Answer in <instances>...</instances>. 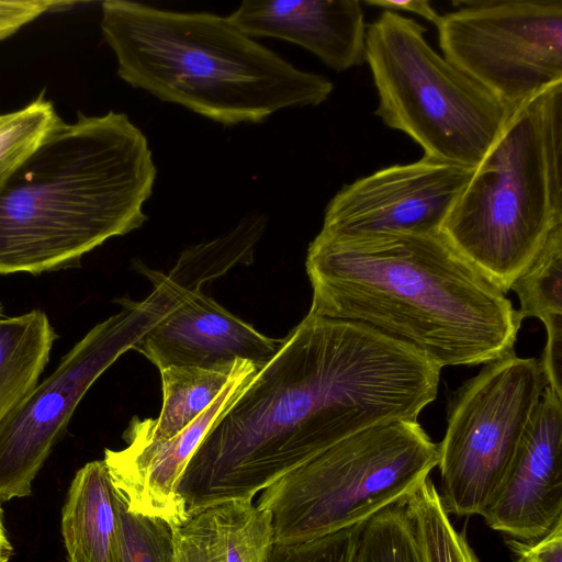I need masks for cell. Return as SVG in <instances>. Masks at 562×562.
<instances>
[{
  "instance_id": "24",
  "label": "cell",
  "mask_w": 562,
  "mask_h": 562,
  "mask_svg": "<svg viewBox=\"0 0 562 562\" xmlns=\"http://www.w3.org/2000/svg\"><path fill=\"white\" fill-rule=\"evenodd\" d=\"M117 493L123 562H172L171 525L131 510L124 496Z\"/></svg>"
},
{
  "instance_id": "3",
  "label": "cell",
  "mask_w": 562,
  "mask_h": 562,
  "mask_svg": "<svg viewBox=\"0 0 562 562\" xmlns=\"http://www.w3.org/2000/svg\"><path fill=\"white\" fill-rule=\"evenodd\" d=\"M156 176L147 137L125 113L61 120L0 182V273L70 267L139 228Z\"/></svg>"
},
{
  "instance_id": "22",
  "label": "cell",
  "mask_w": 562,
  "mask_h": 562,
  "mask_svg": "<svg viewBox=\"0 0 562 562\" xmlns=\"http://www.w3.org/2000/svg\"><path fill=\"white\" fill-rule=\"evenodd\" d=\"M60 121L44 91L22 109L0 113V182L36 150Z\"/></svg>"
},
{
  "instance_id": "30",
  "label": "cell",
  "mask_w": 562,
  "mask_h": 562,
  "mask_svg": "<svg viewBox=\"0 0 562 562\" xmlns=\"http://www.w3.org/2000/svg\"><path fill=\"white\" fill-rule=\"evenodd\" d=\"M0 318H1V304H0Z\"/></svg>"
},
{
  "instance_id": "16",
  "label": "cell",
  "mask_w": 562,
  "mask_h": 562,
  "mask_svg": "<svg viewBox=\"0 0 562 562\" xmlns=\"http://www.w3.org/2000/svg\"><path fill=\"white\" fill-rule=\"evenodd\" d=\"M172 529V562H265L272 543L270 513L252 501L200 508Z\"/></svg>"
},
{
  "instance_id": "7",
  "label": "cell",
  "mask_w": 562,
  "mask_h": 562,
  "mask_svg": "<svg viewBox=\"0 0 562 562\" xmlns=\"http://www.w3.org/2000/svg\"><path fill=\"white\" fill-rule=\"evenodd\" d=\"M426 32L414 19L385 10L368 25L374 113L416 142L424 157L474 169L513 111L434 50Z\"/></svg>"
},
{
  "instance_id": "10",
  "label": "cell",
  "mask_w": 562,
  "mask_h": 562,
  "mask_svg": "<svg viewBox=\"0 0 562 562\" xmlns=\"http://www.w3.org/2000/svg\"><path fill=\"white\" fill-rule=\"evenodd\" d=\"M440 16L442 56L512 111L562 83V0H458Z\"/></svg>"
},
{
  "instance_id": "14",
  "label": "cell",
  "mask_w": 562,
  "mask_h": 562,
  "mask_svg": "<svg viewBox=\"0 0 562 562\" xmlns=\"http://www.w3.org/2000/svg\"><path fill=\"white\" fill-rule=\"evenodd\" d=\"M282 339H272L236 317L201 290L192 291L133 350L159 371L169 367L229 370L237 360L262 368Z\"/></svg>"
},
{
  "instance_id": "1",
  "label": "cell",
  "mask_w": 562,
  "mask_h": 562,
  "mask_svg": "<svg viewBox=\"0 0 562 562\" xmlns=\"http://www.w3.org/2000/svg\"><path fill=\"white\" fill-rule=\"evenodd\" d=\"M441 368L363 323L308 313L206 434L177 487L187 516L258 492L333 445L417 419Z\"/></svg>"
},
{
  "instance_id": "5",
  "label": "cell",
  "mask_w": 562,
  "mask_h": 562,
  "mask_svg": "<svg viewBox=\"0 0 562 562\" xmlns=\"http://www.w3.org/2000/svg\"><path fill=\"white\" fill-rule=\"evenodd\" d=\"M562 224V83L513 110L442 228L503 293Z\"/></svg>"
},
{
  "instance_id": "20",
  "label": "cell",
  "mask_w": 562,
  "mask_h": 562,
  "mask_svg": "<svg viewBox=\"0 0 562 562\" xmlns=\"http://www.w3.org/2000/svg\"><path fill=\"white\" fill-rule=\"evenodd\" d=\"M423 562H479L428 476L404 502Z\"/></svg>"
},
{
  "instance_id": "6",
  "label": "cell",
  "mask_w": 562,
  "mask_h": 562,
  "mask_svg": "<svg viewBox=\"0 0 562 562\" xmlns=\"http://www.w3.org/2000/svg\"><path fill=\"white\" fill-rule=\"evenodd\" d=\"M438 445L417 419L355 434L261 492L272 542L297 543L368 520L406 499L438 465Z\"/></svg>"
},
{
  "instance_id": "15",
  "label": "cell",
  "mask_w": 562,
  "mask_h": 562,
  "mask_svg": "<svg viewBox=\"0 0 562 562\" xmlns=\"http://www.w3.org/2000/svg\"><path fill=\"white\" fill-rule=\"evenodd\" d=\"M227 19L251 38L300 45L336 71L366 61L367 26L358 0H246Z\"/></svg>"
},
{
  "instance_id": "9",
  "label": "cell",
  "mask_w": 562,
  "mask_h": 562,
  "mask_svg": "<svg viewBox=\"0 0 562 562\" xmlns=\"http://www.w3.org/2000/svg\"><path fill=\"white\" fill-rule=\"evenodd\" d=\"M547 386L540 360L514 353L486 363L449 404L438 445L448 514L481 515L499 488Z\"/></svg>"
},
{
  "instance_id": "4",
  "label": "cell",
  "mask_w": 562,
  "mask_h": 562,
  "mask_svg": "<svg viewBox=\"0 0 562 562\" xmlns=\"http://www.w3.org/2000/svg\"><path fill=\"white\" fill-rule=\"evenodd\" d=\"M101 7V31L123 81L222 125L316 106L334 90L326 77L296 68L227 16L126 0Z\"/></svg>"
},
{
  "instance_id": "18",
  "label": "cell",
  "mask_w": 562,
  "mask_h": 562,
  "mask_svg": "<svg viewBox=\"0 0 562 562\" xmlns=\"http://www.w3.org/2000/svg\"><path fill=\"white\" fill-rule=\"evenodd\" d=\"M56 338L43 311L0 318V424L36 386Z\"/></svg>"
},
{
  "instance_id": "23",
  "label": "cell",
  "mask_w": 562,
  "mask_h": 562,
  "mask_svg": "<svg viewBox=\"0 0 562 562\" xmlns=\"http://www.w3.org/2000/svg\"><path fill=\"white\" fill-rule=\"evenodd\" d=\"M404 502L364 521L352 562H423Z\"/></svg>"
},
{
  "instance_id": "29",
  "label": "cell",
  "mask_w": 562,
  "mask_h": 562,
  "mask_svg": "<svg viewBox=\"0 0 562 562\" xmlns=\"http://www.w3.org/2000/svg\"><path fill=\"white\" fill-rule=\"evenodd\" d=\"M11 553L12 547L3 525V512L0 507V562H8Z\"/></svg>"
},
{
  "instance_id": "19",
  "label": "cell",
  "mask_w": 562,
  "mask_h": 562,
  "mask_svg": "<svg viewBox=\"0 0 562 562\" xmlns=\"http://www.w3.org/2000/svg\"><path fill=\"white\" fill-rule=\"evenodd\" d=\"M238 361L229 370L194 367L160 370L162 406L158 418L134 417L123 438L161 441L173 437L213 403L233 378Z\"/></svg>"
},
{
  "instance_id": "12",
  "label": "cell",
  "mask_w": 562,
  "mask_h": 562,
  "mask_svg": "<svg viewBox=\"0 0 562 562\" xmlns=\"http://www.w3.org/2000/svg\"><path fill=\"white\" fill-rule=\"evenodd\" d=\"M260 367L239 360L213 403L184 429L161 441L125 439L126 448L105 449L104 462L115 488L131 510L161 518L171 527L187 519L177 487L194 452L217 419L237 401Z\"/></svg>"
},
{
  "instance_id": "28",
  "label": "cell",
  "mask_w": 562,
  "mask_h": 562,
  "mask_svg": "<svg viewBox=\"0 0 562 562\" xmlns=\"http://www.w3.org/2000/svg\"><path fill=\"white\" fill-rule=\"evenodd\" d=\"M364 3L378 7L383 11H407L432 22L435 25L438 24L441 16L427 0H367Z\"/></svg>"
},
{
  "instance_id": "8",
  "label": "cell",
  "mask_w": 562,
  "mask_h": 562,
  "mask_svg": "<svg viewBox=\"0 0 562 562\" xmlns=\"http://www.w3.org/2000/svg\"><path fill=\"white\" fill-rule=\"evenodd\" d=\"M154 289L78 341L56 370L37 383L0 424V502L31 494V484L93 382L195 289L175 268L168 274L143 267Z\"/></svg>"
},
{
  "instance_id": "26",
  "label": "cell",
  "mask_w": 562,
  "mask_h": 562,
  "mask_svg": "<svg viewBox=\"0 0 562 562\" xmlns=\"http://www.w3.org/2000/svg\"><path fill=\"white\" fill-rule=\"evenodd\" d=\"M76 3L56 0H0V41L44 13L60 11Z\"/></svg>"
},
{
  "instance_id": "21",
  "label": "cell",
  "mask_w": 562,
  "mask_h": 562,
  "mask_svg": "<svg viewBox=\"0 0 562 562\" xmlns=\"http://www.w3.org/2000/svg\"><path fill=\"white\" fill-rule=\"evenodd\" d=\"M520 303V317H537L544 327L562 323V224L510 286Z\"/></svg>"
},
{
  "instance_id": "17",
  "label": "cell",
  "mask_w": 562,
  "mask_h": 562,
  "mask_svg": "<svg viewBox=\"0 0 562 562\" xmlns=\"http://www.w3.org/2000/svg\"><path fill=\"white\" fill-rule=\"evenodd\" d=\"M61 530L69 562H123L119 493L103 460L76 473Z\"/></svg>"
},
{
  "instance_id": "13",
  "label": "cell",
  "mask_w": 562,
  "mask_h": 562,
  "mask_svg": "<svg viewBox=\"0 0 562 562\" xmlns=\"http://www.w3.org/2000/svg\"><path fill=\"white\" fill-rule=\"evenodd\" d=\"M481 516L493 530L519 540L544 536L562 518V397L549 386Z\"/></svg>"
},
{
  "instance_id": "11",
  "label": "cell",
  "mask_w": 562,
  "mask_h": 562,
  "mask_svg": "<svg viewBox=\"0 0 562 562\" xmlns=\"http://www.w3.org/2000/svg\"><path fill=\"white\" fill-rule=\"evenodd\" d=\"M473 170L424 156L380 169L334 195L321 232L334 236L441 234Z\"/></svg>"
},
{
  "instance_id": "25",
  "label": "cell",
  "mask_w": 562,
  "mask_h": 562,
  "mask_svg": "<svg viewBox=\"0 0 562 562\" xmlns=\"http://www.w3.org/2000/svg\"><path fill=\"white\" fill-rule=\"evenodd\" d=\"M364 521L297 543L272 542L265 562H352Z\"/></svg>"
},
{
  "instance_id": "27",
  "label": "cell",
  "mask_w": 562,
  "mask_h": 562,
  "mask_svg": "<svg viewBox=\"0 0 562 562\" xmlns=\"http://www.w3.org/2000/svg\"><path fill=\"white\" fill-rule=\"evenodd\" d=\"M513 562H562V518L544 536L533 540H504Z\"/></svg>"
},
{
  "instance_id": "2",
  "label": "cell",
  "mask_w": 562,
  "mask_h": 562,
  "mask_svg": "<svg viewBox=\"0 0 562 562\" xmlns=\"http://www.w3.org/2000/svg\"><path fill=\"white\" fill-rule=\"evenodd\" d=\"M305 266L311 314L363 323L440 368L514 353L518 311L441 234L319 232Z\"/></svg>"
}]
</instances>
